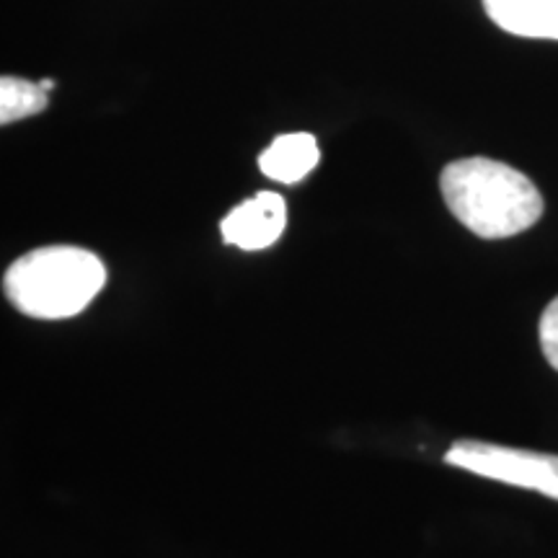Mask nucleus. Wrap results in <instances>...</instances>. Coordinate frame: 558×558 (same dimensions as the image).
Listing matches in <instances>:
<instances>
[{
	"label": "nucleus",
	"instance_id": "nucleus-1",
	"mask_svg": "<svg viewBox=\"0 0 558 558\" xmlns=\"http://www.w3.org/2000/svg\"><path fill=\"white\" fill-rule=\"evenodd\" d=\"M445 205L478 239H512L543 215L538 186L512 166L492 158H460L439 177Z\"/></svg>",
	"mask_w": 558,
	"mask_h": 558
},
{
	"label": "nucleus",
	"instance_id": "nucleus-2",
	"mask_svg": "<svg viewBox=\"0 0 558 558\" xmlns=\"http://www.w3.org/2000/svg\"><path fill=\"white\" fill-rule=\"evenodd\" d=\"M107 284V267L94 251L45 246L19 256L3 277L5 298L24 316L60 320L78 316Z\"/></svg>",
	"mask_w": 558,
	"mask_h": 558
},
{
	"label": "nucleus",
	"instance_id": "nucleus-3",
	"mask_svg": "<svg viewBox=\"0 0 558 558\" xmlns=\"http://www.w3.org/2000/svg\"><path fill=\"white\" fill-rule=\"evenodd\" d=\"M445 463L499 481V484L538 492L558 501V456L505 448V445L478 442V439H458L445 452Z\"/></svg>",
	"mask_w": 558,
	"mask_h": 558
},
{
	"label": "nucleus",
	"instance_id": "nucleus-4",
	"mask_svg": "<svg viewBox=\"0 0 558 558\" xmlns=\"http://www.w3.org/2000/svg\"><path fill=\"white\" fill-rule=\"evenodd\" d=\"M288 205L277 192H259L235 205L220 222L222 241L241 251H262L282 239Z\"/></svg>",
	"mask_w": 558,
	"mask_h": 558
},
{
	"label": "nucleus",
	"instance_id": "nucleus-5",
	"mask_svg": "<svg viewBox=\"0 0 558 558\" xmlns=\"http://www.w3.org/2000/svg\"><path fill=\"white\" fill-rule=\"evenodd\" d=\"M484 11L514 37L558 41V0H484Z\"/></svg>",
	"mask_w": 558,
	"mask_h": 558
},
{
	"label": "nucleus",
	"instance_id": "nucleus-6",
	"mask_svg": "<svg viewBox=\"0 0 558 558\" xmlns=\"http://www.w3.org/2000/svg\"><path fill=\"white\" fill-rule=\"evenodd\" d=\"M320 160L318 140L311 132H288L271 140L259 156V169L267 179L279 184H298L316 169Z\"/></svg>",
	"mask_w": 558,
	"mask_h": 558
},
{
	"label": "nucleus",
	"instance_id": "nucleus-7",
	"mask_svg": "<svg viewBox=\"0 0 558 558\" xmlns=\"http://www.w3.org/2000/svg\"><path fill=\"white\" fill-rule=\"evenodd\" d=\"M47 104H50V96L41 88V83L16 78V75H3L0 81V122L3 124L39 114L47 109Z\"/></svg>",
	"mask_w": 558,
	"mask_h": 558
},
{
	"label": "nucleus",
	"instance_id": "nucleus-8",
	"mask_svg": "<svg viewBox=\"0 0 558 558\" xmlns=\"http://www.w3.org/2000/svg\"><path fill=\"white\" fill-rule=\"evenodd\" d=\"M538 333H541V349L543 354H546L548 365L558 369V298L550 300L548 308L543 311Z\"/></svg>",
	"mask_w": 558,
	"mask_h": 558
},
{
	"label": "nucleus",
	"instance_id": "nucleus-9",
	"mask_svg": "<svg viewBox=\"0 0 558 558\" xmlns=\"http://www.w3.org/2000/svg\"><path fill=\"white\" fill-rule=\"evenodd\" d=\"M41 83V88L47 90V94H50V90L54 88V81H50V78H45V81H39Z\"/></svg>",
	"mask_w": 558,
	"mask_h": 558
}]
</instances>
